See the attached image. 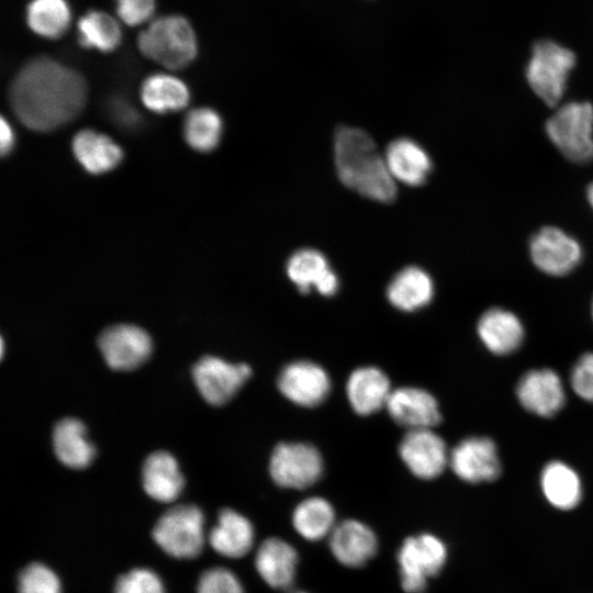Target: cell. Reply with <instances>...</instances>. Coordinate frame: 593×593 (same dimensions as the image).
I'll return each instance as SVG.
<instances>
[{"mask_svg":"<svg viewBox=\"0 0 593 593\" xmlns=\"http://www.w3.org/2000/svg\"><path fill=\"white\" fill-rule=\"evenodd\" d=\"M88 88L76 70L48 57L27 61L9 88V103L20 122L35 132H51L85 109Z\"/></svg>","mask_w":593,"mask_h":593,"instance_id":"1","label":"cell"},{"mask_svg":"<svg viewBox=\"0 0 593 593\" xmlns=\"http://www.w3.org/2000/svg\"><path fill=\"white\" fill-rule=\"evenodd\" d=\"M337 175L349 189L374 201L388 203L396 195L384 156L372 137L361 128L340 126L334 137Z\"/></svg>","mask_w":593,"mask_h":593,"instance_id":"2","label":"cell"},{"mask_svg":"<svg viewBox=\"0 0 593 593\" xmlns=\"http://www.w3.org/2000/svg\"><path fill=\"white\" fill-rule=\"evenodd\" d=\"M137 44L144 56L169 69L187 67L198 53L194 31L181 15L155 20L139 33Z\"/></svg>","mask_w":593,"mask_h":593,"instance_id":"3","label":"cell"},{"mask_svg":"<svg viewBox=\"0 0 593 593\" xmlns=\"http://www.w3.org/2000/svg\"><path fill=\"white\" fill-rule=\"evenodd\" d=\"M546 132L569 160L584 164L593 159V105L590 102L564 103L546 122Z\"/></svg>","mask_w":593,"mask_h":593,"instance_id":"4","label":"cell"},{"mask_svg":"<svg viewBox=\"0 0 593 593\" xmlns=\"http://www.w3.org/2000/svg\"><path fill=\"white\" fill-rule=\"evenodd\" d=\"M577 57L574 53L549 40L535 43L526 67L532 90L549 107H556L566 90Z\"/></svg>","mask_w":593,"mask_h":593,"instance_id":"5","label":"cell"},{"mask_svg":"<svg viewBox=\"0 0 593 593\" xmlns=\"http://www.w3.org/2000/svg\"><path fill=\"white\" fill-rule=\"evenodd\" d=\"M155 542L178 559L198 557L204 546V516L195 505H178L164 513L153 528Z\"/></svg>","mask_w":593,"mask_h":593,"instance_id":"6","label":"cell"},{"mask_svg":"<svg viewBox=\"0 0 593 593\" xmlns=\"http://www.w3.org/2000/svg\"><path fill=\"white\" fill-rule=\"evenodd\" d=\"M447 559L445 544L434 535L406 538L399 552L401 584L406 593H422L429 577L436 575Z\"/></svg>","mask_w":593,"mask_h":593,"instance_id":"7","label":"cell"},{"mask_svg":"<svg viewBox=\"0 0 593 593\" xmlns=\"http://www.w3.org/2000/svg\"><path fill=\"white\" fill-rule=\"evenodd\" d=\"M269 472L279 486L305 489L321 478L323 459L310 444L281 443L271 454Z\"/></svg>","mask_w":593,"mask_h":593,"instance_id":"8","label":"cell"},{"mask_svg":"<svg viewBox=\"0 0 593 593\" xmlns=\"http://www.w3.org/2000/svg\"><path fill=\"white\" fill-rule=\"evenodd\" d=\"M202 398L212 405L227 403L251 376L247 363H231L215 356L202 357L192 369Z\"/></svg>","mask_w":593,"mask_h":593,"instance_id":"9","label":"cell"},{"mask_svg":"<svg viewBox=\"0 0 593 593\" xmlns=\"http://www.w3.org/2000/svg\"><path fill=\"white\" fill-rule=\"evenodd\" d=\"M98 346L110 368L125 371L139 367L153 349L149 334L132 324L107 327L98 338Z\"/></svg>","mask_w":593,"mask_h":593,"instance_id":"10","label":"cell"},{"mask_svg":"<svg viewBox=\"0 0 593 593\" xmlns=\"http://www.w3.org/2000/svg\"><path fill=\"white\" fill-rule=\"evenodd\" d=\"M529 254L534 265L549 276L571 272L582 259L578 240L556 226H546L533 235Z\"/></svg>","mask_w":593,"mask_h":593,"instance_id":"11","label":"cell"},{"mask_svg":"<svg viewBox=\"0 0 593 593\" xmlns=\"http://www.w3.org/2000/svg\"><path fill=\"white\" fill-rule=\"evenodd\" d=\"M399 454L409 470L419 479H434L449 465L445 441L430 428L409 430L400 443Z\"/></svg>","mask_w":593,"mask_h":593,"instance_id":"12","label":"cell"},{"mask_svg":"<svg viewBox=\"0 0 593 593\" xmlns=\"http://www.w3.org/2000/svg\"><path fill=\"white\" fill-rule=\"evenodd\" d=\"M455 474L469 483L490 482L501 474V461L494 441L489 437H469L449 452Z\"/></svg>","mask_w":593,"mask_h":593,"instance_id":"13","label":"cell"},{"mask_svg":"<svg viewBox=\"0 0 593 593\" xmlns=\"http://www.w3.org/2000/svg\"><path fill=\"white\" fill-rule=\"evenodd\" d=\"M277 384L288 400L305 407L322 403L331 390L327 372L317 363L307 360L287 365L281 370Z\"/></svg>","mask_w":593,"mask_h":593,"instance_id":"14","label":"cell"},{"mask_svg":"<svg viewBox=\"0 0 593 593\" xmlns=\"http://www.w3.org/2000/svg\"><path fill=\"white\" fill-rule=\"evenodd\" d=\"M516 394L522 406L538 416L551 417L566 402L560 377L551 369H535L518 381Z\"/></svg>","mask_w":593,"mask_h":593,"instance_id":"15","label":"cell"},{"mask_svg":"<svg viewBox=\"0 0 593 593\" xmlns=\"http://www.w3.org/2000/svg\"><path fill=\"white\" fill-rule=\"evenodd\" d=\"M385 407L392 419L409 430L432 428L441 419L436 399L419 388L392 390Z\"/></svg>","mask_w":593,"mask_h":593,"instance_id":"16","label":"cell"},{"mask_svg":"<svg viewBox=\"0 0 593 593\" xmlns=\"http://www.w3.org/2000/svg\"><path fill=\"white\" fill-rule=\"evenodd\" d=\"M329 548L338 562L359 568L376 555L378 540L366 524L347 519L334 527L329 535Z\"/></svg>","mask_w":593,"mask_h":593,"instance_id":"17","label":"cell"},{"mask_svg":"<svg viewBox=\"0 0 593 593\" xmlns=\"http://www.w3.org/2000/svg\"><path fill=\"white\" fill-rule=\"evenodd\" d=\"M287 275L300 292L309 293L315 288L325 296L334 295L339 287L336 273L332 270L325 256L312 248L295 251L288 259Z\"/></svg>","mask_w":593,"mask_h":593,"instance_id":"18","label":"cell"},{"mask_svg":"<svg viewBox=\"0 0 593 593\" xmlns=\"http://www.w3.org/2000/svg\"><path fill=\"white\" fill-rule=\"evenodd\" d=\"M392 390L387 374L377 367L354 370L346 383L347 399L353 410L369 415L387 405Z\"/></svg>","mask_w":593,"mask_h":593,"instance_id":"19","label":"cell"},{"mask_svg":"<svg viewBox=\"0 0 593 593\" xmlns=\"http://www.w3.org/2000/svg\"><path fill=\"white\" fill-rule=\"evenodd\" d=\"M298 553L280 538H268L258 548L255 566L260 578L272 589L287 590L294 581Z\"/></svg>","mask_w":593,"mask_h":593,"instance_id":"20","label":"cell"},{"mask_svg":"<svg viewBox=\"0 0 593 593\" xmlns=\"http://www.w3.org/2000/svg\"><path fill=\"white\" fill-rule=\"evenodd\" d=\"M477 331L483 345L500 356L514 353L524 339L521 320L502 307L485 311L479 318Z\"/></svg>","mask_w":593,"mask_h":593,"instance_id":"21","label":"cell"},{"mask_svg":"<svg viewBox=\"0 0 593 593\" xmlns=\"http://www.w3.org/2000/svg\"><path fill=\"white\" fill-rule=\"evenodd\" d=\"M142 477L145 492L163 503L175 501L184 485L179 465L168 451L150 454L143 465Z\"/></svg>","mask_w":593,"mask_h":593,"instance_id":"22","label":"cell"},{"mask_svg":"<svg viewBox=\"0 0 593 593\" xmlns=\"http://www.w3.org/2000/svg\"><path fill=\"white\" fill-rule=\"evenodd\" d=\"M71 149L82 168L92 175L111 171L123 159L119 144L108 135L88 128L74 136Z\"/></svg>","mask_w":593,"mask_h":593,"instance_id":"23","label":"cell"},{"mask_svg":"<svg viewBox=\"0 0 593 593\" xmlns=\"http://www.w3.org/2000/svg\"><path fill=\"white\" fill-rule=\"evenodd\" d=\"M384 159L392 178L407 186H419L432 170V160L425 149L410 138L392 141Z\"/></svg>","mask_w":593,"mask_h":593,"instance_id":"24","label":"cell"},{"mask_svg":"<svg viewBox=\"0 0 593 593\" xmlns=\"http://www.w3.org/2000/svg\"><path fill=\"white\" fill-rule=\"evenodd\" d=\"M255 532L251 523L242 514L225 508L209 534L212 548L220 555L236 559L242 558L253 547Z\"/></svg>","mask_w":593,"mask_h":593,"instance_id":"25","label":"cell"},{"mask_svg":"<svg viewBox=\"0 0 593 593\" xmlns=\"http://www.w3.org/2000/svg\"><path fill=\"white\" fill-rule=\"evenodd\" d=\"M53 445L56 457L68 468L85 469L96 457V447L87 437L85 424L74 417L63 418L55 425Z\"/></svg>","mask_w":593,"mask_h":593,"instance_id":"26","label":"cell"},{"mask_svg":"<svg viewBox=\"0 0 593 593\" xmlns=\"http://www.w3.org/2000/svg\"><path fill=\"white\" fill-rule=\"evenodd\" d=\"M434 295L430 276L422 268L410 266L399 271L387 288L389 302L401 311L412 312L427 305Z\"/></svg>","mask_w":593,"mask_h":593,"instance_id":"27","label":"cell"},{"mask_svg":"<svg viewBox=\"0 0 593 593\" xmlns=\"http://www.w3.org/2000/svg\"><path fill=\"white\" fill-rule=\"evenodd\" d=\"M143 104L157 114L177 112L190 101V91L179 78L167 74L148 76L141 87Z\"/></svg>","mask_w":593,"mask_h":593,"instance_id":"28","label":"cell"},{"mask_svg":"<svg viewBox=\"0 0 593 593\" xmlns=\"http://www.w3.org/2000/svg\"><path fill=\"white\" fill-rule=\"evenodd\" d=\"M541 491L547 501L559 510L575 507L582 497V485L578 473L562 461H550L540 474Z\"/></svg>","mask_w":593,"mask_h":593,"instance_id":"29","label":"cell"},{"mask_svg":"<svg viewBox=\"0 0 593 593\" xmlns=\"http://www.w3.org/2000/svg\"><path fill=\"white\" fill-rule=\"evenodd\" d=\"M292 524L303 538L316 541L333 532L336 526L335 512L325 499L309 497L296 505L292 515Z\"/></svg>","mask_w":593,"mask_h":593,"instance_id":"30","label":"cell"},{"mask_svg":"<svg viewBox=\"0 0 593 593\" xmlns=\"http://www.w3.org/2000/svg\"><path fill=\"white\" fill-rule=\"evenodd\" d=\"M71 12L66 0H32L26 8V22L40 36L58 38L66 33Z\"/></svg>","mask_w":593,"mask_h":593,"instance_id":"31","label":"cell"},{"mask_svg":"<svg viewBox=\"0 0 593 593\" xmlns=\"http://www.w3.org/2000/svg\"><path fill=\"white\" fill-rule=\"evenodd\" d=\"M78 42L85 48L102 53L114 51L121 43L122 32L118 22L108 13L89 11L78 21Z\"/></svg>","mask_w":593,"mask_h":593,"instance_id":"32","label":"cell"},{"mask_svg":"<svg viewBox=\"0 0 593 593\" xmlns=\"http://www.w3.org/2000/svg\"><path fill=\"white\" fill-rule=\"evenodd\" d=\"M222 131V119L211 108L191 110L183 122L184 141L199 153L212 152L221 141Z\"/></svg>","mask_w":593,"mask_h":593,"instance_id":"33","label":"cell"},{"mask_svg":"<svg viewBox=\"0 0 593 593\" xmlns=\"http://www.w3.org/2000/svg\"><path fill=\"white\" fill-rule=\"evenodd\" d=\"M19 593H61L57 574L47 566L34 562L25 567L18 579Z\"/></svg>","mask_w":593,"mask_h":593,"instance_id":"34","label":"cell"},{"mask_svg":"<svg viewBox=\"0 0 593 593\" xmlns=\"http://www.w3.org/2000/svg\"><path fill=\"white\" fill-rule=\"evenodd\" d=\"M114 593H165V588L154 571L136 568L116 580Z\"/></svg>","mask_w":593,"mask_h":593,"instance_id":"35","label":"cell"},{"mask_svg":"<svg viewBox=\"0 0 593 593\" xmlns=\"http://www.w3.org/2000/svg\"><path fill=\"white\" fill-rule=\"evenodd\" d=\"M197 592L245 593L238 578L222 567H215L204 571L199 579Z\"/></svg>","mask_w":593,"mask_h":593,"instance_id":"36","label":"cell"},{"mask_svg":"<svg viewBox=\"0 0 593 593\" xmlns=\"http://www.w3.org/2000/svg\"><path fill=\"white\" fill-rule=\"evenodd\" d=\"M571 385L581 399L593 402V353H586L572 368Z\"/></svg>","mask_w":593,"mask_h":593,"instance_id":"37","label":"cell"},{"mask_svg":"<svg viewBox=\"0 0 593 593\" xmlns=\"http://www.w3.org/2000/svg\"><path fill=\"white\" fill-rule=\"evenodd\" d=\"M116 12L127 25H138L154 13L155 0H115Z\"/></svg>","mask_w":593,"mask_h":593,"instance_id":"38","label":"cell"},{"mask_svg":"<svg viewBox=\"0 0 593 593\" xmlns=\"http://www.w3.org/2000/svg\"><path fill=\"white\" fill-rule=\"evenodd\" d=\"M15 144V134L11 124L1 118V154L5 156L11 153Z\"/></svg>","mask_w":593,"mask_h":593,"instance_id":"39","label":"cell"},{"mask_svg":"<svg viewBox=\"0 0 593 593\" xmlns=\"http://www.w3.org/2000/svg\"><path fill=\"white\" fill-rule=\"evenodd\" d=\"M586 198L589 203L593 208V182H591L586 189Z\"/></svg>","mask_w":593,"mask_h":593,"instance_id":"40","label":"cell"},{"mask_svg":"<svg viewBox=\"0 0 593 593\" xmlns=\"http://www.w3.org/2000/svg\"><path fill=\"white\" fill-rule=\"evenodd\" d=\"M291 593H306V592L296 591V592H291Z\"/></svg>","mask_w":593,"mask_h":593,"instance_id":"41","label":"cell"},{"mask_svg":"<svg viewBox=\"0 0 593 593\" xmlns=\"http://www.w3.org/2000/svg\"><path fill=\"white\" fill-rule=\"evenodd\" d=\"M592 317H593V302H592Z\"/></svg>","mask_w":593,"mask_h":593,"instance_id":"42","label":"cell"}]
</instances>
